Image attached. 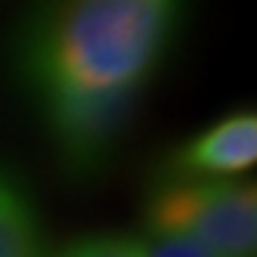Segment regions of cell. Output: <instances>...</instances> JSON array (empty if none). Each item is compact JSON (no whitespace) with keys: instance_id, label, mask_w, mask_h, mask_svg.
Segmentation results:
<instances>
[{"instance_id":"obj_6","label":"cell","mask_w":257,"mask_h":257,"mask_svg":"<svg viewBox=\"0 0 257 257\" xmlns=\"http://www.w3.org/2000/svg\"><path fill=\"white\" fill-rule=\"evenodd\" d=\"M143 238H146L143 257H214L211 251L180 235H143Z\"/></svg>"},{"instance_id":"obj_4","label":"cell","mask_w":257,"mask_h":257,"mask_svg":"<svg viewBox=\"0 0 257 257\" xmlns=\"http://www.w3.org/2000/svg\"><path fill=\"white\" fill-rule=\"evenodd\" d=\"M0 257H47L44 223L28 180L0 158Z\"/></svg>"},{"instance_id":"obj_5","label":"cell","mask_w":257,"mask_h":257,"mask_svg":"<svg viewBox=\"0 0 257 257\" xmlns=\"http://www.w3.org/2000/svg\"><path fill=\"white\" fill-rule=\"evenodd\" d=\"M146 238L131 232H90L65 242L47 257H143Z\"/></svg>"},{"instance_id":"obj_3","label":"cell","mask_w":257,"mask_h":257,"mask_svg":"<svg viewBox=\"0 0 257 257\" xmlns=\"http://www.w3.org/2000/svg\"><path fill=\"white\" fill-rule=\"evenodd\" d=\"M257 161V115L235 108L164 155L155 180H242Z\"/></svg>"},{"instance_id":"obj_2","label":"cell","mask_w":257,"mask_h":257,"mask_svg":"<svg viewBox=\"0 0 257 257\" xmlns=\"http://www.w3.org/2000/svg\"><path fill=\"white\" fill-rule=\"evenodd\" d=\"M143 235H180L214 257H257L254 180H152Z\"/></svg>"},{"instance_id":"obj_1","label":"cell","mask_w":257,"mask_h":257,"mask_svg":"<svg viewBox=\"0 0 257 257\" xmlns=\"http://www.w3.org/2000/svg\"><path fill=\"white\" fill-rule=\"evenodd\" d=\"M186 0H34L13 78L68 180L99 177L183 25Z\"/></svg>"}]
</instances>
